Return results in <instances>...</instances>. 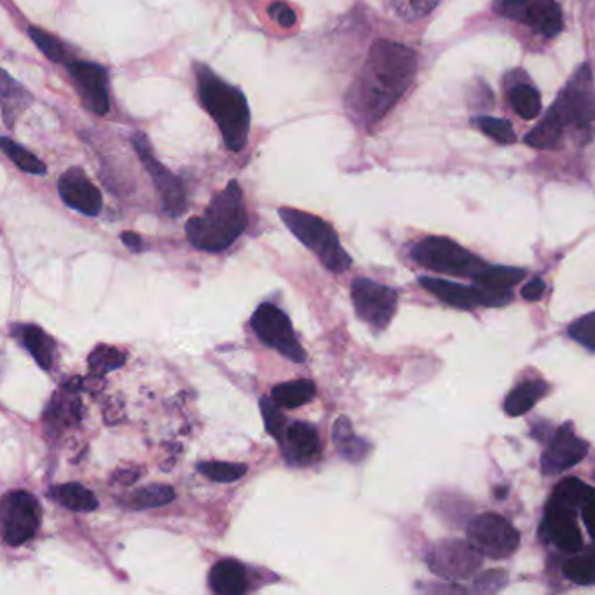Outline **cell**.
<instances>
[{
	"label": "cell",
	"mask_w": 595,
	"mask_h": 595,
	"mask_svg": "<svg viewBox=\"0 0 595 595\" xmlns=\"http://www.w3.org/2000/svg\"><path fill=\"white\" fill-rule=\"evenodd\" d=\"M418 70V56L404 44L377 41L346 95L349 116L363 128H372L390 112L409 89Z\"/></svg>",
	"instance_id": "1"
},
{
	"label": "cell",
	"mask_w": 595,
	"mask_h": 595,
	"mask_svg": "<svg viewBox=\"0 0 595 595\" xmlns=\"http://www.w3.org/2000/svg\"><path fill=\"white\" fill-rule=\"evenodd\" d=\"M194 76L198 81L199 102L219 126L220 135L231 152H241L250 135V105L238 86L227 83L206 63L194 62Z\"/></svg>",
	"instance_id": "2"
},
{
	"label": "cell",
	"mask_w": 595,
	"mask_h": 595,
	"mask_svg": "<svg viewBox=\"0 0 595 595\" xmlns=\"http://www.w3.org/2000/svg\"><path fill=\"white\" fill-rule=\"evenodd\" d=\"M247 227L243 189L238 180H231L206 206L203 215L187 220L185 234L192 247L219 254L231 247Z\"/></svg>",
	"instance_id": "3"
},
{
	"label": "cell",
	"mask_w": 595,
	"mask_h": 595,
	"mask_svg": "<svg viewBox=\"0 0 595 595\" xmlns=\"http://www.w3.org/2000/svg\"><path fill=\"white\" fill-rule=\"evenodd\" d=\"M278 215L290 229V233L322 260L323 266L329 271L337 274L348 271L353 260L341 247L339 236L329 222L316 217L313 213L302 212L288 206H281Z\"/></svg>",
	"instance_id": "4"
},
{
	"label": "cell",
	"mask_w": 595,
	"mask_h": 595,
	"mask_svg": "<svg viewBox=\"0 0 595 595\" xmlns=\"http://www.w3.org/2000/svg\"><path fill=\"white\" fill-rule=\"evenodd\" d=\"M412 259L416 260L419 266L426 267L435 273L451 274V276L472 278V280H475L487 267L484 260L468 252L458 243L447 238H437V236L419 241L418 245L412 248Z\"/></svg>",
	"instance_id": "5"
},
{
	"label": "cell",
	"mask_w": 595,
	"mask_h": 595,
	"mask_svg": "<svg viewBox=\"0 0 595 595\" xmlns=\"http://www.w3.org/2000/svg\"><path fill=\"white\" fill-rule=\"evenodd\" d=\"M466 534L480 554L494 561L508 559L520 545L519 531L498 513H480L473 517Z\"/></svg>",
	"instance_id": "6"
},
{
	"label": "cell",
	"mask_w": 595,
	"mask_h": 595,
	"mask_svg": "<svg viewBox=\"0 0 595 595\" xmlns=\"http://www.w3.org/2000/svg\"><path fill=\"white\" fill-rule=\"evenodd\" d=\"M482 561L484 555L480 554L472 541L458 538L438 541L430 554L426 555L431 571L449 582L472 578L482 568Z\"/></svg>",
	"instance_id": "7"
},
{
	"label": "cell",
	"mask_w": 595,
	"mask_h": 595,
	"mask_svg": "<svg viewBox=\"0 0 595 595\" xmlns=\"http://www.w3.org/2000/svg\"><path fill=\"white\" fill-rule=\"evenodd\" d=\"M2 538L11 547H20L34 538L41 526V507L27 491H11L0 505Z\"/></svg>",
	"instance_id": "8"
},
{
	"label": "cell",
	"mask_w": 595,
	"mask_h": 595,
	"mask_svg": "<svg viewBox=\"0 0 595 595\" xmlns=\"http://www.w3.org/2000/svg\"><path fill=\"white\" fill-rule=\"evenodd\" d=\"M131 144H133V149L137 152L140 163L151 175L152 182L156 185L159 196L163 199L165 212L173 219H177L187 210V196H185L182 180L156 158V154L152 151L151 142H149V138L145 133H142V131L133 133Z\"/></svg>",
	"instance_id": "9"
},
{
	"label": "cell",
	"mask_w": 595,
	"mask_h": 595,
	"mask_svg": "<svg viewBox=\"0 0 595 595\" xmlns=\"http://www.w3.org/2000/svg\"><path fill=\"white\" fill-rule=\"evenodd\" d=\"M252 327L260 341L269 348L276 349L288 360L295 363H302L306 360V351L297 341L294 327L288 320V316L271 302L260 304L252 316Z\"/></svg>",
	"instance_id": "10"
},
{
	"label": "cell",
	"mask_w": 595,
	"mask_h": 595,
	"mask_svg": "<svg viewBox=\"0 0 595 595\" xmlns=\"http://www.w3.org/2000/svg\"><path fill=\"white\" fill-rule=\"evenodd\" d=\"M351 299L355 304L356 315L363 322L369 323L372 329H386L397 311V290L367 278H356L353 281Z\"/></svg>",
	"instance_id": "11"
},
{
	"label": "cell",
	"mask_w": 595,
	"mask_h": 595,
	"mask_svg": "<svg viewBox=\"0 0 595 595\" xmlns=\"http://www.w3.org/2000/svg\"><path fill=\"white\" fill-rule=\"evenodd\" d=\"M564 126L587 124L595 119V91L592 88V74L585 65L576 72L573 81L562 91L554 107L548 110Z\"/></svg>",
	"instance_id": "12"
},
{
	"label": "cell",
	"mask_w": 595,
	"mask_h": 595,
	"mask_svg": "<svg viewBox=\"0 0 595 595\" xmlns=\"http://www.w3.org/2000/svg\"><path fill=\"white\" fill-rule=\"evenodd\" d=\"M494 9L545 37H555L562 30L561 7L555 0H496Z\"/></svg>",
	"instance_id": "13"
},
{
	"label": "cell",
	"mask_w": 595,
	"mask_h": 595,
	"mask_svg": "<svg viewBox=\"0 0 595 595\" xmlns=\"http://www.w3.org/2000/svg\"><path fill=\"white\" fill-rule=\"evenodd\" d=\"M65 67L84 107L98 116L109 114V72L98 63L79 60H70Z\"/></svg>",
	"instance_id": "14"
},
{
	"label": "cell",
	"mask_w": 595,
	"mask_h": 595,
	"mask_svg": "<svg viewBox=\"0 0 595 595\" xmlns=\"http://www.w3.org/2000/svg\"><path fill=\"white\" fill-rule=\"evenodd\" d=\"M589 452V444L578 438L571 426H561L548 442L541 456V470L545 475H557L578 465Z\"/></svg>",
	"instance_id": "15"
},
{
	"label": "cell",
	"mask_w": 595,
	"mask_h": 595,
	"mask_svg": "<svg viewBox=\"0 0 595 595\" xmlns=\"http://www.w3.org/2000/svg\"><path fill=\"white\" fill-rule=\"evenodd\" d=\"M58 192L65 205L72 210L98 217L103 208L102 192L98 191L83 168H69L58 180Z\"/></svg>",
	"instance_id": "16"
},
{
	"label": "cell",
	"mask_w": 595,
	"mask_h": 595,
	"mask_svg": "<svg viewBox=\"0 0 595 595\" xmlns=\"http://www.w3.org/2000/svg\"><path fill=\"white\" fill-rule=\"evenodd\" d=\"M578 513L548 503L541 522V536L566 554H576L582 548V533L576 524Z\"/></svg>",
	"instance_id": "17"
},
{
	"label": "cell",
	"mask_w": 595,
	"mask_h": 595,
	"mask_svg": "<svg viewBox=\"0 0 595 595\" xmlns=\"http://www.w3.org/2000/svg\"><path fill=\"white\" fill-rule=\"evenodd\" d=\"M278 444L290 465L306 466L315 463L322 454V440L318 431L308 423L297 421L287 426Z\"/></svg>",
	"instance_id": "18"
},
{
	"label": "cell",
	"mask_w": 595,
	"mask_h": 595,
	"mask_svg": "<svg viewBox=\"0 0 595 595\" xmlns=\"http://www.w3.org/2000/svg\"><path fill=\"white\" fill-rule=\"evenodd\" d=\"M419 283L425 287L426 292L435 295L438 301L449 304L452 308L458 309H473L479 306H487V308H494L496 302L493 297L484 292L482 288L465 287V285H458L452 281L440 280V278H421Z\"/></svg>",
	"instance_id": "19"
},
{
	"label": "cell",
	"mask_w": 595,
	"mask_h": 595,
	"mask_svg": "<svg viewBox=\"0 0 595 595\" xmlns=\"http://www.w3.org/2000/svg\"><path fill=\"white\" fill-rule=\"evenodd\" d=\"M526 276V271L515 269V267H493L487 266L482 273L475 278V285L482 288L484 292L493 297L496 306H507L512 302V288Z\"/></svg>",
	"instance_id": "20"
},
{
	"label": "cell",
	"mask_w": 595,
	"mask_h": 595,
	"mask_svg": "<svg viewBox=\"0 0 595 595\" xmlns=\"http://www.w3.org/2000/svg\"><path fill=\"white\" fill-rule=\"evenodd\" d=\"M13 336L27 349L37 365L44 370L53 369L56 356V342L37 325H16Z\"/></svg>",
	"instance_id": "21"
},
{
	"label": "cell",
	"mask_w": 595,
	"mask_h": 595,
	"mask_svg": "<svg viewBox=\"0 0 595 595\" xmlns=\"http://www.w3.org/2000/svg\"><path fill=\"white\" fill-rule=\"evenodd\" d=\"M210 587L219 595H241L248 590L247 569L241 562L224 559L210 571Z\"/></svg>",
	"instance_id": "22"
},
{
	"label": "cell",
	"mask_w": 595,
	"mask_h": 595,
	"mask_svg": "<svg viewBox=\"0 0 595 595\" xmlns=\"http://www.w3.org/2000/svg\"><path fill=\"white\" fill-rule=\"evenodd\" d=\"M2 119L6 128H13L23 112L30 107L32 95L18 81L2 70Z\"/></svg>",
	"instance_id": "23"
},
{
	"label": "cell",
	"mask_w": 595,
	"mask_h": 595,
	"mask_svg": "<svg viewBox=\"0 0 595 595\" xmlns=\"http://www.w3.org/2000/svg\"><path fill=\"white\" fill-rule=\"evenodd\" d=\"M550 386L545 381H526L520 383L515 390L508 393L505 400V412L512 418H519L522 414L531 411L541 398L547 397Z\"/></svg>",
	"instance_id": "24"
},
{
	"label": "cell",
	"mask_w": 595,
	"mask_h": 595,
	"mask_svg": "<svg viewBox=\"0 0 595 595\" xmlns=\"http://www.w3.org/2000/svg\"><path fill=\"white\" fill-rule=\"evenodd\" d=\"M332 437H334L339 454L351 463H358L369 454L370 445L363 438L356 437L351 421L344 416L334 423Z\"/></svg>",
	"instance_id": "25"
},
{
	"label": "cell",
	"mask_w": 595,
	"mask_h": 595,
	"mask_svg": "<svg viewBox=\"0 0 595 595\" xmlns=\"http://www.w3.org/2000/svg\"><path fill=\"white\" fill-rule=\"evenodd\" d=\"M594 493L595 489L587 486L582 480L569 477V479L562 480L561 484L555 487L550 503L578 513L585 507V503L589 501L590 496Z\"/></svg>",
	"instance_id": "26"
},
{
	"label": "cell",
	"mask_w": 595,
	"mask_h": 595,
	"mask_svg": "<svg viewBox=\"0 0 595 595\" xmlns=\"http://www.w3.org/2000/svg\"><path fill=\"white\" fill-rule=\"evenodd\" d=\"M49 498L60 503L62 507L69 508L72 512H93L98 508L95 494L81 484H63L51 487Z\"/></svg>",
	"instance_id": "27"
},
{
	"label": "cell",
	"mask_w": 595,
	"mask_h": 595,
	"mask_svg": "<svg viewBox=\"0 0 595 595\" xmlns=\"http://www.w3.org/2000/svg\"><path fill=\"white\" fill-rule=\"evenodd\" d=\"M316 395V386L309 379H299L290 383L278 384L271 391V398L274 404L280 405L281 409H295L301 405L311 402Z\"/></svg>",
	"instance_id": "28"
},
{
	"label": "cell",
	"mask_w": 595,
	"mask_h": 595,
	"mask_svg": "<svg viewBox=\"0 0 595 595\" xmlns=\"http://www.w3.org/2000/svg\"><path fill=\"white\" fill-rule=\"evenodd\" d=\"M173 500H175V491L170 486L152 484L131 494L126 507L131 510H147V508L165 507Z\"/></svg>",
	"instance_id": "29"
},
{
	"label": "cell",
	"mask_w": 595,
	"mask_h": 595,
	"mask_svg": "<svg viewBox=\"0 0 595 595\" xmlns=\"http://www.w3.org/2000/svg\"><path fill=\"white\" fill-rule=\"evenodd\" d=\"M0 147H2V151H4L7 158L11 159L21 171L30 173V175H46L48 173V168L42 163L41 159L35 156L34 152L28 151L23 145L14 142L11 138H0Z\"/></svg>",
	"instance_id": "30"
},
{
	"label": "cell",
	"mask_w": 595,
	"mask_h": 595,
	"mask_svg": "<svg viewBox=\"0 0 595 595\" xmlns=\"http://www.w3.org/2000/svg\"><path fill=\"white\" fill-rule=\"evenodd\" d=\"M564 124L548 112L534 130L529 131L526 144L534 149H552L561 140Z\"/></svg>",
	"instance_id": "31"
},
{
	"label": "cell",
	"mask_w": 595,
	"mask_h": 595,
	"mask_svg": "<svg viewBox=\"0 0 595 595\" xmlns=\"http://www.w3.org/2000/svg\"><path fill=\"white\" fill-rule=\"evenodd\" d=\"M27 34L35 42V46L41 51L42 55L48 58L49 62H70L69 49L56 35L49 34V32L39 27H28Z\"/></svg>",
	"instance_id": "32"
},
{
	"label": "cell",
	"mask_w": 595,
	"mask_h": 595,
	"mask_svg": "<svg viewBox=\"0 0 595 595\" xmlns=\"http://www.w3.org/2000/svg\"><path fill=\"white\" fill-rule=\"evenodd\" d=\"M510 103L513 110L524 119H534L540 116L541 100L538 91L533 86L519 84L510 91Z\"/></svg>",
	"instance_id": "33"
},
{
	"label": "cell",
	"mask_w": 595,
	"mask_h": 595,
	"mask_svg": "<svg viewBox=\"0 0 595 595\" xmlns=\"http://www.w3.org/2000/svg\"><path fill=\"white\" fill-rule=\"evenodd\" d=\"M564 575L569 582L589 587L595 583V555H575L564 564Z\"/></svg>",
	"instance_id": "34"
},
{
	"label": "cell",
	"mask_w": 595,
	"mask_h": 595,
	"mask_svg": "<svg viewBox=\"0 0 595 595\" xmlns=\"http://www.w3.org/2000/svg\"><path fill=\"white\" fill-rule=\"evenodd\" d=\"M199 473L213 480V482H236L247 473V465H238V463H222V461H208V463H199Z\"/></svg>",
	"instance_id": "35"
},
{
	"label": "cell",
	"mask_w": 595,
	"mask_h": 595,
	"mask_svg": "<svg viewBox=\"0 0 595 595\" xmlns=\"http://www.w3.org/2000/svg\"><path fill=\"white\" fill-rule=\"evenodd\" d=\"M126 362V356L121 353L119 349L112 348V346H98V348L89 355V369L95 374H107L112 370L123 367Z\"/></svg>",
	"instance_id": "36"
},
{
	"label": "cell",
	"mask_w": 595,
	"mask_h": 595,
	"mask_svg": "<svg viewBox=\"0 0 595 595\" xmlns=\"http://www.w3.org/2000/svg\"><path fill=\"white\" fill-rule=\"evenodd\" d=\"M482 133H486L487 137L493 138L498 144H513L515 142V133H513L512 124L505 121V119H498V117L482 116L475 121Z\"/></svg>",
	"instance_id": "37"
},
{
	"label": "cell",
	"mask_w": 595,
	"mask_h": 595,
	"mask_svg": "<svg viewBox=\"0 0 595 595\" xmlns=\"http://www.w3.org/2000/svg\"><path fill=\"white\" fill-rule=\"evenodd\" d=\"M260 411L264 418V425L271 437L280 440L283 431L287 430V418L281 414L280 405L274 404L273 398H262L260 400Z\"/></svg>",
	"instance_id": "38"
},
{
	"label": "cell",
	"mask_w": 595,
	"mask_h": 595,
	"mask_svg": "<svg viewBox=\"0 0 595 595\" xmlns=\"http://www.w3.org/2000/svg\"><path fill=\"white\" fill-rule=\"evenodd\" d=\"M568 332L569 337H573L585 348L595 349V311L571 323Z\"/></svg>",
	"instance_id": "39"
},
{
	"label": "cell",
	"mask_w": 595,
	"mask_h": 595,
	"mask_svg": "<svg viewBox=\"0 0 595 595\" xmlns=\"http://www.w3.org/2000/svg\"><path fill=\"white\" fill-rule=\"evenodd\" d=\"M267 14L281 28H292L295 25V21H297L294 9L288 6L287 2H283V0H274V2H271L269 7H267Z\"/></svg>",
	"instance_id": "40"
},
{
	"label": "cell",
	"mask_w": 595,
	"mask_h": 595,
	"mask_svg": "<svg viewBox=\"0 0 595 595\" xmlns=\"http://www.w3.org/2000/svg\"><path fill=\"white\" fill-rule=\"evenodd\" d=\"M507 575L503 571H489L475 580L477 592H498L507 585Z\"/></svg>",
	"instance_id": "41"
},
{
	"label": "cell",
	"mask_w": 595,
	"mask_h": 595,
	"mask_svg": "<svg viewBox=\"0 0 595 595\" xmlns=\"http://www.w3.org/2000/svg\"><path fill=\"white\" fill-rule=\"evenodd\" d=\"M543 294H545V281L540 278L529 281L526 287L522 288V297L529 302L540 301Z\"/></svg>",
	"instance_id": "42"
},
{
	"label": "cell",
	"mask_w": 595,
	"mask_h": 595,
	"mask_svg": "<svg viewBox=\"0 0 595 595\" xmlns=\"http://www.w3.org/2000/svg\"><path fill=\"white\" fill-rule=\"evenodd\" d=\"M582 517L590 538L595 541V493L590 496L589 501L582 508Z\"/></svg>",
	"instance_id": "43"
},
{
	"label": "cell",
	"mask_w": 595,
	"mask_h": 595,
	"mask_svg": "<svg viewBox=\"0 0 595 595\" xmlns=\"http://www.w3.org/2000/svg\"><path fill=\"white\" fill-rule=\"evenodd\" d=\"M121 240H123L124 245L130 248L131 252H135V254L144 250V240H142L137 233L126 231V233L121 234Z\"/></svg>",
	"instance_id": "44"
},
{
	"label": "cell",
	"mask_w": 595,
	"mask_h": 595,
	"mask_svg": "<svg viewBox=\"0 0 595 595\" xmlns=\"http://www.w3.org/2000/svg\"><path fill=\"white\" fill-rule=\"evenodd\" d=\"M440 0H409L412 11L418 14V16H425V14L431 13L435 7H437Z\"/></svg>",
	"instance_id": "45"
}]
</instances>
